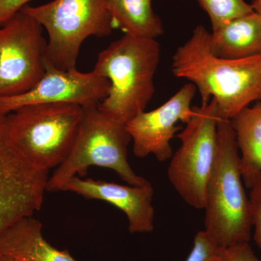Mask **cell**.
I'll return each mask as SVG.
<instances>
[{
	"mask_svg": "<svg viewBox=\"0 0 261 261\" xmlns=\"http://www.w3.org/2000/svg\"><path fill=\"white\" fill-rule=\"evenodd\" d=\"M209 37L205 27L197 25L175 51L172 72L195 86L202 104L214 99L220 118L231 121L251 103L261 101V55L241 59L215 56Z\"/></svg>",
	"mask_w": 261,
	"mask_h": 261,
	"instance_id": "cell-1",
	"label": "cell"
},
{
	"mask_svg": "<svg viewBox=\"0 0 261 261\" xmlns=\"http://www.w3.org/2000/svg\"><path fill=\"white\" fill-rule=\"evenodd\" d=\"M160 59L161 47L155 39L125 34L110 44L99 53L93 70L111 84L99 109L124 125L145 111L155 92Z\"/></svg>",
	"mask_w": 261,
	"mask_h": 261,
	"instance_id": "cell-2",
	"label": "cell"
},
{
	"mask_svg": "<svg viewBox=\"0 0 261 261\" xmlns=\"http://www.w3.org/2000/svg\"><path fill=\"white\" fill-rule=\"evenodd\" d=\"M218 134L217 158L206 190L205 231L220 246L228 247L250 242L251 211L231 122L220 119Z\"/></svg>",
	"mask_w": 261,
	"mask_h": 261,
	"instance_id": "cell-3",
	"label": "cell"
},
{
	"mask_svg": "<svg viewBox=\"0 0 261 261\" xmlns=\"http://www.w3.org/2000/svg\"><path fill=\"white\" fill-rule=\"evenodd\" d=\"M132 140L126 125L103 113L98 106L84 108L80 129L70 153L49 177L47 192H61L70 178L84 177L91 166L113 170L128 185L148 183L130 167L128 146Z\"/></svg>",
	"mask_w": 261,
	"mask_h": 261,
	"instance_id": "cell-4",
	"label": "cell"
},
{
	"mask_svg": "<svg viewBox=\"0 0 261 261\" xmlns=\"http://www.w3.org/2000/svg\"><path fill=\"white\" fill-rule=\"evenodd\" d=\"M83 115L78 105L44 103L24 106L5 118L20 152L36 167L49 171L68 157Z\"/></svg>",
	"mask_w": 261,
	"mask_h": 261,
	"instance_id": "cell-5",
	"label": "cell"
},
{
	"mask_svg": "<svg viewBox=\"0 0 261 261\" xmlns=\"http://www.w3.org/2000/svg\"><path fill=\"white\" fill-rule=\"evenodd\" d=\"M37 20L48 34L47 60L63 70L76 68L84 41L109 36L114 29L108 0H53L21 10Z\"/></svg>",
	"mask_w": 261,
	"mask_h": 261,
	"instance_id": "cell-6",
	"label": "cell"
},
{
	"mask_svg": "<svg viewBox=\"0 0 261 261\" xmlns=\"http://www.w3.org/2000/svg\"><path fill=\"white\" fill-rule=\"evenodd\" d=\"M220 119L214 99L193 107L191 119L177 135L181 146L168 167V179L176 191L186 203L198 210L205 207L207 183L217 158Z\"/></svg>",
	"mask_w": 261,
	"mask_h": 261,
	"instance_id": "cell-7",
	"label": "cell"
},
{
	"mask_svg": "<svg viewBox=\"0 0 261 261\" xmlns=\"http://www.w3.org/2000/svg\"><path fill=\"white\" fill-rule=\"evenodd\" d=\"M47 46L42 25L22 10L0 27V97L25 93L41 80Z\"/></svg>",
	"mask_w": 261,
	"mask_h": 261,
	"instance_id": "cell-8",
	"label": "cell"
},
{
	"mask_svg": "<svg viewBox=\"0 0 261 261\" xmlns=\"http://www.w3.org/2000/svg\"><path fill=\"white\" fill-rule=\"evenodd\" d=\"M49 171L39 169L20 152L0 116V234L42 207Z\"/></svg>",
	"mask_w": 261,
	"mask_h": 261,
	"instance_id": "cell-9",
	"label": "cell"
},
{
	"mask_svg": "<svg viewBox=\"0 0 261 261\" xmlns=\"http://www.w3.org/2000/svg\"><path fill=\"white\" fill-rule=\"evenodd\" d=\"M110 87L109 81L93 70L89 73L76 68L63 70L47 61L45 73L30 90L0 97V116H6L24 106L44 103H70L84 108L98 106L107 97Z\"/></svg>",
	"mask_w": 261,
	"mask_h": 261,
	"instance_id": "cell-10",
	"label": "cell"
},
{
	"mask_svg": "<svg viewBox=\"0 0 261 261\" xmlns=\"http://www.w3.org/2000/svg\"><path fill=\"white\" fill-rule=\"evenodd\" d=\"M196 91L193 84H185L160 107L142 111L126 123L136 157L144 159L153 154L159 162L171 159L173 152L171 141L181 128L177 126L178 122L187 123L191 119L192 102Z\"/></svg>",
	"mask_w": 261,
	"mask_h": 261,
	"instance_id": "cell-11",
	"label": "cell"
},
{
	"mask_svg": "<svg viewBox=\"0 0 261 261\" xmlns=\"http://www.w3.org/2000/svg\"><path fill=\"white\" fill-rule=\"evenodd\" d=\"M61 191L73 192L84 198L105 201L115 206L126 215L130 233L153 231L154 190L150 182L133 186L74 176L65 184Z\"/></svg>",
	"mask_w": 261,
	"mask_h": 261,
	"instance_id": "cell-12",
	"label": "cell"
},
{
	"mask_svg": "<svg viewBox=\"0 0 261 261\" xmlns=\"http://www.w3.org/2000/svg\"><path fill=\"white\" fill-rule=\"evenodd\" d=\"M0 255L18 261H78L68 250L48 243L42 224L33 216L24 218L0 234Z\"/></svg>",
	"mask_w": 261,
	"mask_h": 261,
	"instance_id": "cell-13",
	"label": "cell"
},
{
	"mask_svg": "<svg viewBox=\"0 0 261 261\" xmlns=\"http://www.w3.org/2000/svg\"><path fill=\"white\" fill-rule=\"evenodd\" d=\"M209 47L215 56L241 59L261 55V16L255 12L212 31Z\"/></svg>",
	"mask_w": 261,
	"mask_h": 261,
	"instance_id": "cell-14",
	"label": "cell"
},
{
	"mask_svg": "<svg viewBox=\"0 0 261 261\" xmlns=\"http://www.w3.org/2000/svg\"><path fill=\"white\" fill-rule=\"evenodd\" d=\"M230 122L240 152L244 184L250 189L261 174V101L245 108Z\"/></svg>",
	"mask_w": 261,
	"mask_h": 261,
	"instance_id": "cell-15",
	"label": "cell"
},
{
	"mask_svg": "<svg viewBox=\"0 0 261 261\" xmlns=\"http://www.w3.org/2000/svg\"><path fill=\"white\" fill-rule=\"evenodd\" d=\"M114 28L133 37L157 39L164 34L162 21L152 8V0H108Z\"/></svg>",
	"mask_w": 261,
	"mask_h": 261,
	"instance_id": "cell-16",
	"label": "cell"
},
{
	"mask_svg": "<svg viewBox=\"0 0 261 261\" xmlns=\"http://www.w3.org/2000/svg\"><path fill=\"white\" fill-rule=\"evenodd\" d=\"M210 18L212 31L221 28L233 19L254 12L245 0H197Z\"/></svg>",
	"mask_w": 261,
	"mask_h": 261,
	"instance_id": "cell-17",
	"label": "cell"
},
{
	"mask_svg": "<svg viewBox=\"0 0 261 261\" xmlns=\"http://www.w3.org/2000/svg\"><path fill=\"white\" fill-rule=\"evenodd\" d=\"M226 247L220 246L205 230L194 238L193 247L185 261H224Z\"/></svg>",
	"mask_w": 261,
	"mask_h": 261,
	"instance_id": "cell-18",
	"label": "cell"
},
{
	"mask_svg": "<svg viewBox=\"0 0 261 261\" xmlns=\"http://www.w3.org/2000/svg\"><path fill=\"white\" fill-rule=\"evenodd\" d=\"M250 211L253 240L261 249V174L257 176L250 188Z\"/></svg>",
	"mask_w": 261,
	"mask_h": 261,
	"instance_id": "cell-19",
	"label": "cell"
},
{
	"mask_svg": "<svg viewBox=\"0 0 261 261\" xmlns=\"http://www.w3.org/2000/svg\"><path fill=\"white\" fill-rule=\"evenodd\" d=\"M224 261H261L254 253L249 243L226 247Z\"/></svg>",
	"mask_w": 261,
	"mask_h": 261,
	"instance_id": "cell-20",
	"label": "cell"
},
{
	"mask_svg": "<svg viewBox=\"0 0 261 261\" xmlns=\"http://www.w3.org/2000/svg\"><path fill=\"white\" fill-rule=\"evenodd\" d=\"M32 0H0V27L27 6Z\"/></svg>",
	"mask_w": 261,
	"mask_h": 261,
	"instance_id": "cell-21",
	"label": "cell"
},
{
	"mask_svg": "<svg viewBox=\"0 0 261 261\" xmlns=\"http://www.w3.org/2000/svg\"><path fill=\"white\" fill-rule=\"evenodd\" d=\"M254 12L261 16V0H252L251 4Z\"/></svg>",
	"mask_w": 261,
	"mask_h": 261,
	"instance_id": "cell-22",
	"label": "cell"
},
{
	"mask_svg": "<svg viewBox=\"0 0 261 261\" xmlns=\"http://www.w3.org/2000/svg\"><path fill=\"white\" fill-rule=\"evenodd\" d=\"M0 261H18L13 257L7 256V255H0Z\"/></svg>",
	"mask_w": 261,
	"mask_h": 261,
	"instance_id": "cell-23",
	"label": "cell"
}]
</instances>
